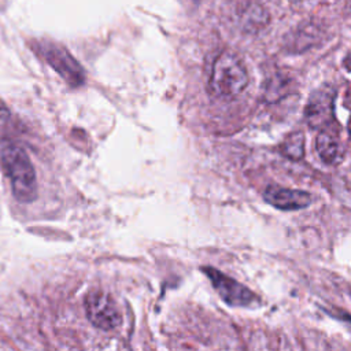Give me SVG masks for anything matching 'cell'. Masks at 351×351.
I'll use <instances>...</instances> for the list:
<instances>
[{
	"instance_id": "9",
	"label": "cell",
	"mask_w": 351,
	"mask_h": 351,
	"mask_svg": "<svg viewBox=\"0 0 351 351\" xmlns=\"http://www.w3.org/2000/svg\"><path fill=\"white\" fill-rule=\"evenodd\" d=\"M285 156L293 160H299L304 154V136L300 132L291 133L282 143L281 147Z\"/></svg>"
},
{
	"instance_id": "10",
	"label": "cell",
	"mask_w": 351,
	"mask_h": 351,
	"mask_svg": "<svg viewBox=\"0 0 351 351\" xmlns=\"http://www.w3.org/2000/svg\"><path fill=\"white\" fill-rule=\"evenodd\" d=\"M10 117V110H8V107L5 106V103L0 99V121L1 119H5V118H8Z\"/></svg>"
},
{
	"instance_id": "3",
	"label": "cell",
	"mask_w": 351,
	"mask_h": 351,
	"mask_svg": "<svg viewBox=\"0 0 351 351\" xmlns=\"http://www.w3.org/2000/svg\"><path fill=\"white\" fill-rule=\"evenodd\" d=\"M34 49L45 59V62L71 86H80L85 74L81 64L62 45L52 41H36Z\"/></svg>"
},
{
	"instance_id": "6",
	"label": "cell",
	"mask_w": 351,
	"mask_h": 351,
	"mask_svg": "<svg viewBox=\"0 0 351 351\" xmlns=\"http://www.w3.org/2000/svg\"><path fill=\"white\" fill-rule=\"evenodd\" d=\"M265 200L273 207L284 211L300 210L311 203V195L306 191L282 188L278 185H270L265 189Z\"/></svg>"
},
{
	"instance_id": "2",
	"label": "cell",
	"mask_w": 351,
	"mask_h": 351,
	"mask_svg": "<svg viewBox=\"0 0 351 351\" xmlns=\"http://www.w3.org/2000/svg\"><path fill=\"white\" fill-rule=\"evenodd\" d=\"M248 84V73L243 60L233 52H222L214 62L210 88L221 99L239 96Z\"/></svg>"
},
{
	"instance_id": "8",
	"label": "cell",
	"mask_w": 351,
	"mask_h": 351,
	"mask_svg": "<svg viewBox=\"0 0 351 351\" xmlns=\"http://www.w3.org/2000/svg\"><path fill=\"white\" fill-rule=\"evenodd\" d=\"M308 123L314 128H321L329 122L332 117V99L325 92L311 96L306 111Z\"/></svg>"
},
{
	"instance_id": "11",
	"label": "cell",
	"mask_w": 351,
	"mask_h": 351,
	"mask_svg": "<svg viewBox=\"0 0 351 351\" xmlns=\"http://www.w3.org/2000/svg\"><path fill=\"white\" fill-rule=\"evenodd\" d=\"M292 1H304V0H292Z\"/></svg>"
},
{
	"instance_id": "5",
	"label": "cell",
	"mask_w": 351,
	"mask_h": 351,
	"mask_svg": "<svg viewBox=\"0 0 351 351\" xmlns=\"http://www.w3.org/2000/svg\"><path fill=\"white\" fill-rule=\"evenodd\" d=\"M202 270L206 273L222 300H225L229 306L248 307L259 302L258 295H255L250 288L236 281L234 278L221 273L214 267H202Z\"/></svg>"
},
{
	"instance_id": "7",
	"label": "cell",
	"mask_w": 351,
	"mask_h": 351,
	"mask_svg": "<svg viewBox=\"0 0 351 351\" xmlns=\"http://www.w3.org/2000/svg\"><path fill=\"white\" fill-rule=\"evenodd\" d=\"M315 149L319 159L326 165H337L344 158V148L335 133L321 130L315 138Z\"/></svg>"
},
{
	"instance_id": "4",
	"label": "cell",
	"mask_w": 351,
	"mask_h": 351,
	"mask_svg": "<svg viewBox=\"0 0 351 351\" xmlns=\"http://www.w3.org/2000/svg\"><path fill=\"white\" fill-rule=\"evenodd\" d=\"M85 313L90 324L101 330L117 329L122 322V314L117 302L103 291H92L86 295Z\"/></svg>"
},
{
	"instance_id": "1",
	"label": "cell",
	"mask_w": 351,
	"mask_h": 351,
	"mask_svg": "<svg viewBox=\"0 0 351 351\" xmlns=\"http://www.w3.org/2000/svg\"><path fill=\"white\" fill-rule=\"evenodd\" d=\"M1 163L15 199L21 203H32L37 197V177L25 149L15 144L5 145L1 151Z\"/></svg>"
}]
</instances>
